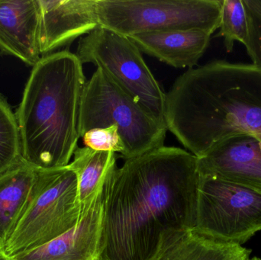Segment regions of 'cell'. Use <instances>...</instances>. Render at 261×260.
I'll return each instance as SVG.
<instances>
[{
    "mask_svg": "<svg viewBox=\"0 0 261 260\" xmlns=\"http://www.w3.org/2000/svg\"><path fill=\"white\" fill-rule=\"evenodd\" d=\"M198 158L161 147L115 166L107 180L99 260H152L165 235L196 227Z\"/></svg>",
    "mask_w": 261,
    "mask_h": 260,
    "instance_id": "1",
    "label": "cell"
},
{
    "mask_svg": "<svg viewBox=\"0 0 261 260\" xmlns=\"http://www.w3.org/2000/svg\"><path fill=\"white\" fill-rule=\"evenodd\" d=\"M164 123L197 158L233 136L261 141V69L226 61L189 69L166 94Z\"/></svg>",
    "mask_w": 261,
    "mask_h": 260,
    "instance_id": "2",
    "label": "cell"
},
{
    "mask_svg": "<svg viewBox=\"0 0 261 260\" xmlns=\"http://www.w3.org/2000/svg\"><path fill=\"white\" fill-rule=\"evenodd\" d=\"M86 82L82 63L68 50L43 56L34 66L15 114L21 157L35 169L70 163L81 138L80 109Z\"/></svg>",
    "mask_w": 261,
    "mask_h": 260,
    "instance_id": "3",
    "label": "cell"
},
{
    "mask_svg": "<svg viewBox=\"0 0 261 260\" xmlns=\"http://www.w3.org/2000/svg\"><path fill=\"white\" fill-rule=\"evenodd\" d=\"M84 214L69 165L37 169L29 201L3 252L11 259L38 248L77 225Z\"/></svg>",
    "mask_w": 261,
    "mask_h": 260,
    "instance_id": "4",
    "label": "cell"
},
{
    "mask_svg": "<svg viewBox=\"0 0 261 260\" xmlns=\"http://www.w3.org/2000/svg\"><path fill=\"white\" fill-rule=\"evenodd\" d=\"M116 126L125 146L122 157L134 158L164 147L167 128L103 70L86 82L80 109V134Z\"/></svg>",
    "mask_w": 261,
    "mask_h": 260,
    "instance_id": "5",
    "label": "cell"
},
{
    "mask_svg": "<svg viewBox=\"0 0 261 260\" xmlns=\"http://www.w3.org/2000/svg\"><path fill=\"white\" fill-rule=\"evenodd\" d=\"M222 0H96L99 25L129 37L147 32L220 27Z\"/></svg>",
    "mask_w": 261,
    "mask_h": 260,
    "instance_id": "6",
    "label": "cell"
},
{
    "mask_svg": "<svg viewBox=\"0 0 261 260\" xmlns=\"http://www.w3.org/2000/svg\"><path fill=\"white\" fill-rule=\"evenodd\" d=\"M75 54L83 64H93L103 70L164 123L166 94L144 62L141 50L128 37L99 26L81 38Z\"/></svg>",
    "mask_w": 261,
    "mask_h": 260,
    "instance_id": "7",
    "label": "cell"
},
{
    "mask_svg": "<svg viewBox=\"0 0 261 260\" xmlns=\"http://www.w3.org/2000/svg\"><path fill=\"white\" fill-rule=\"evenodd\" d=\"M194 230L218 241L245 244L261 232V189L200 175Z\"/></svg>",
    "mask_w": 261,
    "mask_h": 260,
    "instance_id": "8",
    "label": "cell"
},
{
    "mask_svg": "<svg viewBox=\"0 0 261 260\" xmlns=\"http://www.w3.org/2000/svg\"><path fill=\"white\" fill-rule=\"evenodd\" d=\"M39 49L47 55L99 27L96 0H38Z\"/></svg>",
    "mask_w": 261,
    "mask_h": 260,
    "instance_id": "9",
    "label": "cell"
},
{
    "mask_svg": "<svg viewBox=\"0 0 261 260\" xmlns=\"http://www.w3.org/2000/svg\"><path fill=\"white\" fill-rule=\"evenodd\" d=\"M106 189L107 181L79 224L71 230L38 248L10 259L99 260Z\"/></svg>",
    "mask_w": 261,
    "mask_h": 260,
    "instance_id": "10",
    "label": "cell"
},
{
    "mask_svg": "<svg viewBox=\"0 0 261 260\" xmlns=\"http://www.w3.org/2000/svg\"><path fill=\"white\" fill-rule=\"evenodd\" d=\"M198 170L261 189V141L254 136H233L198 158Z\"/></svg>",
    "mask_w": 261,
    "mask_h": 260,
    "instance_id": "11",
    "label": "cell"
},
{
    "mask_svg": "<svg viewBox=\"0 0 261 260\" xmlns=\"http://www.w3.org/2000/svg\"><path fill=\"white\" fill-rule=\"evenodd\" d=\"M0 50L32 67L41 60L38 0H0Z\"/></svg>",
    "mask_w": 261,
    "mask_h": 260,
    "instance_id": "12",
    "label": "cell"
},
{
    "mask_svg": "<svg viewBox=\"0 0 261 260\" xmlns=\"http://www.w3.org/2000/svg\"><path fill=\"white\" fill-rule=\"evenodd\" d=\"M211 34L197 29L147 32L129 37L141 51L175 68H193L208 48Z\"/></svg>",
    "mask_w": 261,
    "mask_h": 260,
    "instance_id": "13",
    "label": "cell"
},
{
    "mask_svg": "<svg viewBox=\"0 0 261 260\" xmlns=\"http://www.w3.org/2000/svg\"><path fill=\"white\" fill-rule=\"evenodd\" d=\"M251 250L193 230L165 235L152 260H249Z\"/></svg>",
    "mask_w": 261,
    "mask_h": 260,
    "instance_id": "14",
    "label": "cell"
},
{
    "mask_svg": "<svg viewBox=\"0 0 261 260\" xmlns=\"http://www.w3.org/2000/svg\"><path fill=\"white\" fill-rule=\"evenodd\" d=\"M36 177L37 169L21 156L0 174V251L29 201Z\"/></svg>",
    "mask_w": 261,
    "mask_h": 260,
    "instance_id": "15",
    "label": "cell"
},
{
    "mask_svg": "<svg viewBox=\"0 0 261 260\" xmlns=\"http://www.w3.org/2000/svg\"><path fill=\"white\" fill-rule=\"evenodd\" d=\"M69 166L77 177L78 198L83 212L90 207L96 194L116 166V153L77 148Z\"/></svg>",
    "mask_w": 261,
    "mask_h": 260,
    "instance_id": "16",
    "label": "cell"
},
{
    "mask_svg": "<svg viewBox=\"0 0 261 260\" xmlns=\"http://www.w3.org/2000/svg\"><path fill=\"white\" fill-rule=\"evenodd\" d=\"M219 28L218 35L224 38L228 53L232 51L234 41L245 45L248 39V24L243 0H222Z\"/></svg>",
    "mask_w": 261,
    "mask_h": 260,
    "instance_id": "17",
    "label": "cell"
},
{
    "mask_svg": "<svg viewBox=\"0 0 261 260\" xmlns=\"http://www.w3.org/2000/svg\"><path fill=\"white\" fill-rule=\"evenodd\" d=\"M21 156V138L15 114L0 94V174Z\"/></svg>",
    "mask_w": 261,
    "mask_h": 260,
    "instance_id": "18",
    "label": "cell"
},
{
    "mask_svg": "<svg viewBox=\"0 0 261 260\" xmlns=\"http://www.w3.org/2000/svg\"><path fill=\"white\" fill-rule=\"evenodd\" d=\"M243 3L248 24L245 46L253 64L261 69V0H243Z\"/></svg>",
    "mask_w": 261,
    "mask_h": 260,
    "instance_id": "19",
    "label": "cell"
},
{
    "mask_svg": "<svg viewBox=\"0 0 261 260\" xmlns=\"http://www.w3.org/2000/svg\"><path fill=\"white\" fill-rule=\"evenodd\" d=\"M84 145L98 151L123 154L125 146L116 126L90 130L83 135Z\"/></svg>",
    "mask_w": 261,
    "mask_h": 260,
    "instance_id": "20",
    "label": "cell"
},
{
    "mask_svg": "<svg viewBox=\"0 0 261 260\" xmlns=\"http://www.w3.org/2000/svg\"><path fill=\"white\" fill-rule=\"evenodd\" d=\"M0 260H11L9 259V257H8L7 256H6V254H5L4 253H3V251H0Z\"/></svg>",
    "mask_w": 261,
    "mask_h": 260,
    "instance_id": "21",
    "label": "cell"
},
{
    "mask_svg": "<svg viewBox=\"0 0 261 260\" xmlns=\"http://www.w3.org/2000/svg\"><path fill=\"white\" fill-rule=\"evenodd\" d=\"M249 260H261V258L257 257V256H254V257L250 258Z\"/></svg>",
    "mask_w": 261,
    "mask_h": 260,
    "instance_id": "22",
    "label": "cell"
}]
</instances>
